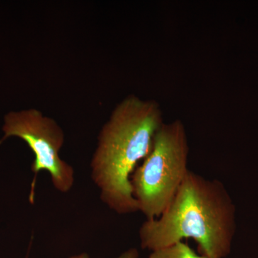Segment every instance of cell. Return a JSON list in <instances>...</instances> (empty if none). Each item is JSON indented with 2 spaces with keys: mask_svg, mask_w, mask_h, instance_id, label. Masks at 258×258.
I'll return each mask as SVG.
<instances>
[{
  "mask_svg": "<svg viewBox=\"0 0 258 258\" xmlns=\"http://www.w3.org/2000/svg\"><path fill=\"white\" fill-rule=\"evenodd\" d=\"M163 123L157 101L129 95L115 107L102 127L91 159V177L102 201L116 213L139 212L131 177L139 161L150 152Z\"/></svg>",
  "mask_w": 258,
  "mask_h": 258,
  "instance_id": "cell-2",
  "label": "cell"
},
{
  "mask_svg": "<svg viewBox=\"0 0 258 258\" xmlns=\"http://www.w3.org/2000/svg\"><path fill=\"white\" fill-rule=\"evenodd\" d=\"M236 227L235 205L223 183L190 170L160 216L141 226L139 238L142 248L150 251L191 239L200 254L225 258Z\"/></svg>",
  "mask_w": 258,
  "mask_h": 258,
  "instance_id": "cell-1",
  "label": "cell"
},
{
  "mask_svg": "<svg viewBox=\"0 0 258 258\" xmlns=\"http://www.w3.org/2000/svg\"><path fill=\"white\" fill-rule=\"evenodd\" d=\"M4 137L0 144L9 137L23 139L34 154L32 171L35 179L38 173L47 171L56 189L69 191L75 181L72 166L62 160L60 152L63 147L64 134L53 118L35 108L11 111L5 115L3 128Z\"/></svg>",
  "mask_w": 258,
  "mask_h": 258,
  "instance_id": "cell-4",
  "label": "cell"
},
{
  "mask_svg": "<svg viewBox=\"0 0 258 258\" xmlns=\"http://www.w3.org/2000/svg\"><path fill=\"white\" fill-rule=\"evenodd\" d=\"M149 258H209L198 253L183 241L151 251Z\"/></svg>",
  "mask_w": 258,
  "mask_h": 258,
  "instance_id": "cell-5",
  "label": "cell"
},
{
  "mask_svg": "<svg viewBox=\"0 0 258 258\" xmlns=\"http://www.w3.org/2000/svg\"><path fill=\"white\" fill-rule=\"evenodd\" d=\"M139 252L137 249L132 248L125 251L117 258H138Z\"/></svg>",
  "mask_w": 258,
  "mask_h": 258,
  "instance_id": "cell-6",
  "label": "cell"
},
{
  "mask_svg": "<svg viewBox=\"0 0 258 258\" xmlns=\"http://www.w3.org/2000/svg\"><path fill=\"white\" fill-rule=\"evenodd\" d=\"M189 153L182 121L164 122L154 137L150 152L131 177L139 211L147 220L158 218L172 201L190 171Z\"/></svg>",
  "mask_w": 258,
  "mask_h": 258,
  "instance_id": "cell-3",
  "label": "cell"
},
{
  "mask_svg": "<svg viewBox=\"0 0 258 258\" xmlns=\"http://www.w3.org/2000/svg\"><path fill=\"white\" fill-rule=\"evenodd\" d=\"M69 258H90V257L86 252H82V253L75 254Z\"/></svg>",
  "mask_w": 258,
  "mask_h": 258,
  "instance_id": "cell-7",
  "label": "cell"
}]
</instances>
